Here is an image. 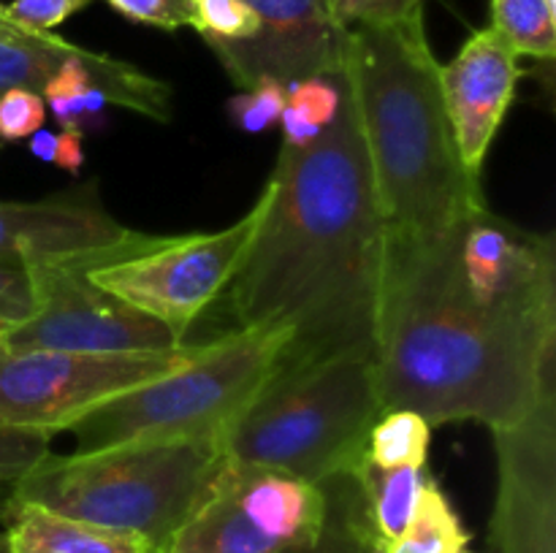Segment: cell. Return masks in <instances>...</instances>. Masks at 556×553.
Masks as SVG:
<instances>
[{
  "label": "cell",
  "mask_w": 556,
  "mask_h": 553,
  "mask_svg": "<svg viewBox=\"0 0 556 553\" xmlns=\"http://www.w3.org/2000/svg\"><path fill=\"white\" fill-rule=\"evenodd\" d=\"M193 27L206 47L242 43L258 33V16L248 0H193Z\"/></svg>",
  "instance_id": "603a6c76"
},
{
  "label": "cell",
  "mask_w": 556,
  "mask_h": 553,
  "mask_svg": "<svg viewBox=\"0 0 556 553\" xmlns=\"http://www.w3.org/2000/svg\"><path fill=\"white\" fill-rule=\"evenodd\" d=\"M269 184L264 222L226 287L239 329L286 331L280 366L375 356L389 228L345 74L337 117L307 150L280 146Z\"/></svg>",
  "instance_id": "6da1fadb"
},
{
  "label": "cell",
  "mask_w": 556,
  "mask_h": 553,
  "mask_svg": "<svg viewBox=\"0 0 556 553\" xmlns=\"http://www.w3.org/2000/svg\"><path fill=\"white\" fill-rule=\"evenodd\" d=\"M204 342L152 352H63L0 339V432L63 434L76 417L193 361Z\"/></svg>",
  "instance_id": "30bf717a"
},
{
  "label": "cell",
  "mask_w": 556,
  "mask_h": 553,
  "mask_svg": "<svg viewBox=\"0 0 556 553\" xmlns=\"http://www.w3.org/2000/svg\"><path fill=\"white\" fill-rule=\"evenodd\" d=\"M27 150H30L33 157H38L41 163H49L54 166V155H58V133L41 128L27 139Z\"/></svg>",
  "instance_id": "d6a6232c"
},
{
  "label": "cell",
  "mask_w": 556,
  "mask_h": 553,
  "mask_svg": "<svg viewBox=\"0 0 556 553\" xmlns=\"http://www.w3.org/2000/svg\"><path fill=\"white\" fill-rule=\"evenodd\" d=\"M380 410H413L429 426L503 428L556 390V336L497 329L429 296L386 263L375 323Z\"/></svg>",
  "instance_id": "3957f363"
},
{
  "label": "cell",
  "mask_w": 556,
  "mask_h": 553,
  "mask_svg": "<svg viewBox=\"0 0 556 553\" xmlns=\"http://www.w3.org/2000/svg\"><path fill=\"white\" fill-rule=\"evenodd\" d=\"M342 74L389 239L432 244L486 204L481 177L467 171L456 146L424 11L396 22L348 25Z\"/></svg>",
  "instance_id": "7a4b0ae2"
},
{
  "label": "cell",
  "mask_w": 556,
  "mask_h": 553,
  "mask_svg": "<svg viewBox=\"0 0 556 553\" xmlns=\"http://www.w3.org/2000/svg\"><path fill=\"white\" fill-rule=\"evenodd\" d=\"M280 553H378L362 491H358L353 475L337 477L334 513H331L324 535L309 545H293Z\"/></svg>",
  "instance_id": "7402d4cb"
},
{
  "label": "cell",
  "mask_w": 556,
  "mask_h": 553,
  "mask_svg": "<svg viewBox=\"0 0 556 553\" xmlns=\"http://www.w3.org/2000/svg\"><path fill=\"white\" fill-rule=\"evenodd\" d=\"M497 499L489 540L497 553H556V390L521 421L492 428Z\"/></svg>",
  "instance_id": "7c38bea8"
},
{
  "label": "cell",
  "mask_w": 556,
  "mask_h": 553,
  "mask_svg": "<svg viewBox=\"0 0 556 553\" xmlns=\"http://www.w3.org/2000/svg\"><path fill=\"white\" fill-rule=\"evenodd\" d=\"M324 3H326V9H329V11H331V16H334V9H337V0H324Z\"/></svg>",
  "instance_id": "e575fe53"
},
{
  "label": "cell",
  "mask_w": 556,
  "mask_h": 553,
  "mask_svg": "<svg viewBox=\"0 0 556 553\" xmlns=\"http://www.w3.org/2000/svg\"><path fill=\"white\" fill-rule=\"evenodd\" d=\"M286 95L288 85L264 79L242 90L239 95L228 98V117L244 133H264L271 125L280 123V114L286 108Z\"/></svg>",
  "instance_id": "d4e9b609"
},
{
  "label": "cell",
  "mask_w": 556,
  "mask_h": 553,
  "mask_svg": "<svg viewBox=\"0 0 556 553\" xmlns=\"http://www.w3.org/2000/svg\"><path fill=\"white\" fill-rule=\"evenodd\" d=\"M386 263L438 301L497 329L556 336V242L494 215L489 204L432 244L389 239Z\"/></svg>",
  "instance_id": "8992f818"
},
{
  "label": "cell",
  "mask_w": 556,
  "mask_h": 553,
  "mask_svg": "<svg viewBox=\"0 0 556 553\" xmlns=\"http://www.w3.org/2000/svg\"><path fill=\"white\" fill-rule=\"evenodd\" d=\"M342 103V74L334 76H309L288 85L286 106L302 112L309 123L318 128H329L331 119L337 117Z\"/></svg>",
  "instance_id": "484cf974"
},
{
  "label": "cell",
  "mask_w": 556,
  "mask_h": 553,
  "mask_svg": "<svg viewBox=\"0 0 556 553\" xmlns=\"http://www.w3.org/2000/svg\"><path fill=\"white\" fill-rule=\"evenodd\" d=\"M470 545L472 535L462 524L448 493L434 477H424L413 520L380 553H472Z\"/></svg>",
  "instance_id": "d6986e66"
},
{
  "label": "cell",
  "mask_w": 556,
  "mask_h": 553,
  "mask_svg": "<svg viewBox=\"0 0 556 553\" xmlns=\"http://www.w3.org/2000/svg\"><path fill=\"white\" fill-rule=\"evenodd\" d=\"M546 5H548V9H552V11H556V0H546Z\"/></svg>",
  "instance_id": "d590c367"
},
{
  "label": "cell",
  "mask_w": 556,
  "mask_h": 553,
  "mask_svg": "<svg viewBox=\"0 0 556 553\" xmlns=\"http://www.w3.org/2000/svg\"><path fill=\"white\" fill-rule=\"evenodd\" d=\"M0 553H9V537H5V531H0Z\"/></svg>",
  "instance_id": "836d02e7"
},
{
  "label": "cell",
  "mask_w": 556,
  "mask_h": 553,
  "mask_svg": "<svg viewBox=\"0 0 556 553\" xmlns=\"http://www.w3.org/2000/svg\"><path fill=\"white\" fill-rule=\"evenodd\" d=\"M9 553H157L144 537L68 518L36 504H16L5 524Z\"/></svg>",
  "instance_id": "2e32d148"
},
{
  "label": "cell",
  "mask_w": 556,
  "mask_h": 553,
  "mask_svg": "<svg viewBox=\"0 0 556 553\" xmlns=\"http://www.w3.org/2000/svg\"><path fill=\"white\" fill-rule=\"evenodd\" d=\"M117 14L139 25L179 30L193 25V0H106Z\"/></svg>",
  "instance_id": "83f0119b"
},
{
  "label": "cell",
  "mask_w": 556,
  "mask_h": 553,
  "mask_svg": "<svg viewBox=\"0 0 556 553\" xmlns=\"http://www.w3.org/2000/svg\"><path fill=\"white\" fill-rule=\"evenodd\" d=\"M492 27L519 57H556V11L546 0H492Z\"/></svg>",
  "instance_id": "44dd1931"
},
{
  "label": "cell",
  "mask_w": 556,
  "mask_h": 553,
  "mask_svg": "<svg viewBox=\"0 0 556 553\" xmlns=\"http://www.w3.org/2000/svg\"><path fill=\"white\" fill-rule=\"evenodd\" d=\"M96 184L41 201H0V266L87 263L128 253L147 233L130 231L103 209Z\"/></svg>",
  "instance_id": "4fadbf2b"
},
{
  "label": "cell",
  "mask_w": 556,
  "mask_h": 553,
  "mask_svg": "<svg viewBox=\"0 0 556 553\" xmlns=\"http://www.w3.org/2000/svg\"><path fill=\"white\" fill-rule=\"evenodd\" d=\"M291 336L280 329H237L204 342L182 369L112 396L63 434L74 453L150 439L223 437L280 369Z\"/></svg>",
  "instance_id": "52a82bcc"
},
{
  "label": "cell",
  "mask_w": 556,
  "mask_h": 553,
  "mask_svg": "<svg viewBox=\"0 0 556 553\" xmlns=\"http://www.w3.org/2000/svg\"><path fill=\"white\" fill-rule=\"evenodd\" d=\"M90 0H11L3 3V11L20 25L41 33H54L76 11L87 9Z\"/></svg>",
  "instance_id": "f546056e"
},
{
  "label": "cell",
  "mask_w": 556,
  "mask_h": 553,
  "mask_svg": "<svg viewBox=\"0 0 556 553\" xmlns=\"http://www.w3.org/2000/svg\"><path fill=\"white\" fill-rule=\"evenodd\" d=\"M424 0H337L334 20L348 25H378L421 14Z\"/></svg>",
  "instance_id": "f1b7e54d"
},
{
  "label": "cell",
  "mask_w": 556,
  "mask_h": 553,
  "mask_svg": "<svg viewBox=\"0 0 556 553\" xmlns=\"http://www.w3.org/2000/svg\"><path fill=\"white\" fill-rule=\"evenodd\" d=\"M432 426L413 410H386L372 423L367 437V459L378 466L424 470L429 461Z\"/></svg>",
  "instance_id": "ffe728a7"
},
{
  "label": "cell",
  "mask_w": 556,
  "mask_h": 553,
  "mask_svg": "<svg viewBox=\"0 0 556 553\" xmlns=\"http://www.w3.org/2000/svg\"><path fill=\"white\" fill-rule=\"evenodd\" d=\"M81 52L85 47L65 41L58 33L20 25L0 3V95L9 90L43 92L60 65Z\"/></svg>",
  "instance_id": "e0dca14e"
},
{
  "label": "cell",
  "mask_w": 556,
  "mask_h": 553,
  "mask_svg": "<svg viewBox=\"0 0 556 553\" xmlns=\"http://www.w3.org/2000/svg\"><path fill=\"white\" fill-rule=\"evenodd\" d=\"M372 352L288 363L223 434L226 455L309 483L351 475L380 415Z\"/></svg>",
  "instance_id": "5b68a950"
},
{
  "label": "cell",
  "mask_w": 556,
  "mask_h": 553,
  "mask_svg": "<svg viewBox=\"0 0 556 553\" xmlns=\"http://www.w3.org/2000/svg\"><path fill=\"white\" fill-rule=\"evenodd\" d=\"M85 133L79 130H60L58 133V155H54V166H60L68 173H79L85 166Z\"/></svg>",
  "instance_id": "1f68e13d"
},
{
  "label": "cell",
  "mask_w": 556,
  "mask_h": 553,
  "mask_svg": "<svg viewBox=\"0 0 556 553\" xmlns=\"http://www.w3.org/2000/svg\"><path fill=\"white\" fill-rule=\"evenodd\" d=\"M33 312V285L25 269L0 266V334L20 325Z\"/></svg>",
  "instance_id": "4dcf8cb0"
},
{
  "label": "cell",
  "mask_w": 556,
  "mask_h": 553,
  "mask_svg": "<svg viewBox=\"0 0 556 553\" xmlns=\"http://www.w3.org/2000/svg\"><path fill=\"white\" fill-rule=\"evenodd\" d=\"M521 76V57L492 25L472 33L448 65L440 63V92L456 146L467 171L476 177H481Z\"/></svg>",
  "instance_id": "9a60e30c"
},
{
  "label": "cell",
  "mask_w": 556,
  "mask_h": 553,
  "mask_svg": "<svg viewBox=\"0 0 556 553\" xmlns=\"http://www.w3.org/2000/svg\"><path fill=\"white\" fill-rule=\"evenodd\" d=\"M362 491L364 510H367L369 529H372L378 553L389 542H394L416 513L418 491L424 483V470H410V466H378L364 455L356 470L351 472Z\"/></svg>",
  "instance_id": "ac0fdd59"
},
{
  "label": "cell",
  "mask_w": 556,
  "mask_h": 553,
  "mask_svg": "<svg viewBox=\"0 0 556 553\" xmlns=\"http://www.w3.org/2000/svg\"><path fill=\"white\" fill-rule=\"evenodd\" d=\"M47 123V103L41 92L9 90L0 95V144L30 139Z\"/></svg>",
  "instance_id": "4316f807"
},
{
  "label": "cell",
  "mask_w": 556,
  "mask_h": 553,
  "mask_svg": "<svg viewBox=\"0 0 556 553\" xmlns=\"http://www.w3.org/2000/svg\"><path fill=\"white\" fill-rule=\"evenodd\" d=\"M27 274L33 312L0 334L9 345L63 352H152L185 345L166 325L98 287L87 263H41Z\"/></svg>",
  "instance_id": "8fae6325"
},
{
  "label": "cell",
  "mask_w": 556,
  "mask_h": 553,
  "mask_svg": "<svg viewBox=\"0 0 556 553\" xmlns=\"http://www.w3.org/2000/svg\"><path fill=\"white\" fill-rule=\"evenodd\" d=\"M223 459V437L150 439L65 455L49 450L16 483L14 507L36 504L128 531L163 553Z\"/></svg>",
  "instance_id": "277c9868"
},
{
  "label": "cell",
  "mask_w": 556,
  "mask_h": 553,
  "mask_svg": "<svg viewBox=\"0 0 556 553\" xmlns=\"http://www.w3.org/2000/svg\"><path fill=\"white\" fill-rule=\"evenodd\" d=\"M52 437L41 432H0V524L14 513V488L33 464L49 453Z\"/></svg>",
  "instance_id": "cb8c5ba5"
},
{
  "label": "cell",
  "mask_w": 556,
  "mask_h": 553,
  "mask_svg": "<svg viewBox=\"0 0 556 553\" xmlns=\"http://www.w3.org/2000/svg\"><path fill=\"white\" fill-rule=\"evenodd\" d=\"M337 477L309 483L226 455L163 553H280L309 545L334 513Z\"/></svg>",
  "instance_id": "ba28073f"
},
{
  "label": "cell",
  "mask_w": 556,
  "mask_h": 553,
  "mask_svg": "<svg viewBox=\"0 0 556 553\" xmlns=\"http://www.w3.org/2000/svg\"><path fill=\"white\" fill-rule=\"evenodd\" d=\"M271 201L266 179L255 204L228 228L182 236H144L128 253L90 266L87 274L106 293L157 320L185 342V334L212 301L226 293Z\"/></svg>",
  "instance_id": "9c48e42d"
},
{
  "label": "cell",
  "mask_w": 556,
  "mask_h": 553,
  "mask_svg": "<svg viewBox=\"0 0 556 553\" xmlns=\"http://www.w3.org/2000/svg\"><path fill=\"white\" fill-rule=\"evenodd\" d=\"M258 33L242 43L210 47L231 81L242 90L271 79L280 85L334 76L342 63L345 27L324 0H248Z\"/></svg>",
  "instance_id": "5bb4252c"
}]
</instances>
